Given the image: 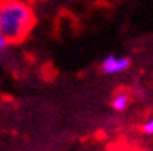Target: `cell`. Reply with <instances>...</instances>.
I'll use <instances>...</instances> for the list:
<instances>
[{
  "label": "cell",
  "instance_id": "cell-5",
  "mask_svg": "<svg viewBox=\"0 0 153 151\" xmlns=\"http://www.w3.org/2000/svg\"><path fill=\"white\" fill-rule=\"evenodd\" d=\"M7 45H8V43L5 42V38L2 37V35H0V57H2V53L5 52V48H7Z\"/></svg>",
  "mask_w": 153,
  "mask_h": 151
},
{
  "label": "cell",
  "instance_id": "cell-4",
  "mask_svg": "<svg viewBox=\"0 0 153 151\" xmlns=\"http://www.w3.org/2000/svg\"><path fill=\"white\" fill-rule=\"evenodd\" d=\"M142 131L145 133L146 136H152V135H153V120H152V118H148L146 121H143Z\"/></svg>",
  "mask_w": 153,
  "mask_h": 151
},
{
  "label": "cell",
  "instance_id": "cell-3",
  "mask_svg": "<svg viewBox=\"0 0 153 151\" xmlns=\"http://www.w3.org/2000/svg\"><path fill=\"white\" fill-rule=\"evenodd\" d=\"M130 101L131 98L126 91H118V93H115L113 100H111V106H113L115 111H125L130 106Z\"/></svg>",
  "mask_w": 153,
  "mask_h": 151
},
{
  "label": "cell",
  "instance_id": "cell-1",
  "mask_svg": "<svg viewBox=\"0 0 153 151\" xmlns=\"http://www.w3.org/2000/svg\"><path fill=\"white\" fill-rule=\"evenodd\" d=\"M35 23L32 8L20 0H0V35L7 43H19Z\"/></svg>",
  "mask_w": 153,
  "mask_h": 151
},
{
  "label": "cell",
  "instance_id": "cell-2",
  "mask_svg": "<svg viewBox=\"0 0 153 151\" xmlns=\"http://www.w3.org/2000/svg\"><path fill=\"white\" fill-rule=\"evenodd\" d=\"M130 68V58L120 57V55H108L102 61V72L105 75H120Z\"/></svg>",
  "mask_w": 153,
  "mask_h": 151
}]
</instances>
